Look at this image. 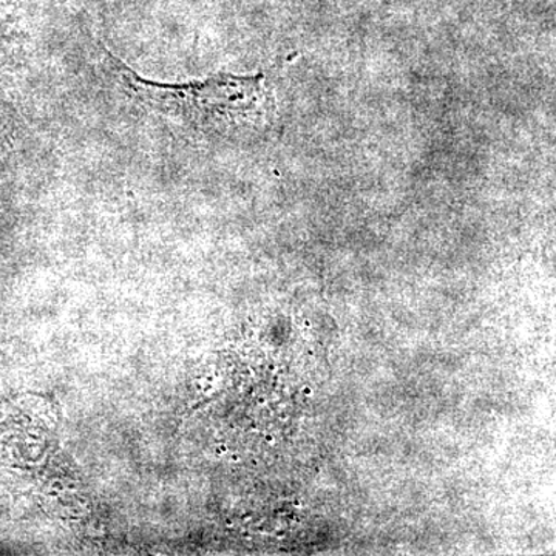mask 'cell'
<instances>
[{
    "instance_id": "cell-1",
    "label": "cell",
    "mask_w": 556,
    "mask_h": 556,
    "mask_svg": "<svg viewBox=\"0 0 556 556\" xmlns=\"http://www.w3.org/2000/svg\"><path fill=\"white\" fill-rule=\"evenodd\" d=\"M110 67L142 104L182 123L215 134H236L268 123L274 101L265 76L217 75L189 84L148 80L113 58Z\"/></svg>"
}]
</instances>
